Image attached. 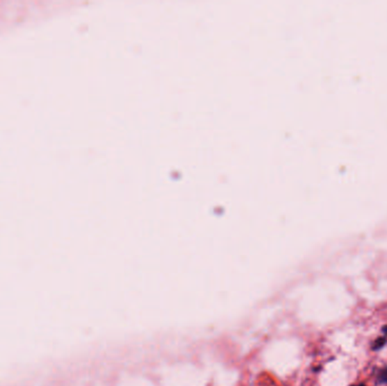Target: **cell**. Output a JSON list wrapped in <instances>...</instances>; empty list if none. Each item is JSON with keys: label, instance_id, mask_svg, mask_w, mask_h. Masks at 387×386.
I'll return each instance as SVG.
<instances>
[{"label": "cell", "instance_id": "cell-1", "mask_svg": "<svg viewBox=\"0 0 387 386\" xmlns=\"http://www.w3.org/2000/svg\"><path fill=\"white\" fill-rule=\"evenodd\" d=\"M378 382L379 384H386L387 383V367L383 368L379 374H378Z\"/></svg>", "mask_w": 387, "mask_h": 386}, {"label": "cell", "instance_id": "cell-2", "mask_svg": "<svg viewBox=\"0 0 387 386\" xmlns=\"http://www.w3.org/2000/svg\"><path fill=\"white\" fill-rule=\"evenodd\" d=\"M385 344H386V337H381V339H377V340L375 341V344H374L372 348H374V350L381 349V348L385 346Z\"/></svg>", "mask_w": 387, "mask_h": 386}, {"label": "cell", "instance_id": "cell-3", "mask_svg": "<svg viewBox=\"0 0 387 386\" xmlns=\"http://www.w3.org/2000/svg\"><path fill=\"white\" fill-rule=\"evenodd\" d=\"M383 331H384L385 334H387V325H386V326H385L384 328H383Z\"/></svg>", "mask_w": 387, "mask_h": 386}, {"label": "cell", "instance_id": "cell-4", "mask_svg": "<svg viewBox=\"0 0 387 386\" xmlns=\"http://www.w3.org/2000/svg\"><path fill=\"white\" fill-rule=\"evenodd\" d=\"M352 386H365L363 384H358V385H352Z\"/></svg>", "mask_w": 387, "mask_h": 386}]
</instances>
